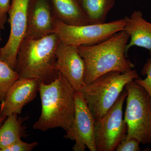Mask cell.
Here are the masks:
<instances>
[{
	"label": "cell",
	"instance_id": "cell-21",
	"mask_svg": "<svg viewBox=\"0 0 151 151\" xmlns=\"http://www.w3.org/2000/svg\"><path fill=\"white\" fill-rule=\"evenodd\" d=\"M11 4V0H0V29L4 28Z\"/></svg>",
	"mask_w": 151,
	"mask_h": 151
},
{
	"label": "cell",
	"instance_id": "cell-12",
	"mask_svg": "<svg viewBox=\"0 0 151 151\" xmlns=\"http://www.w3.org/2000/svg\"><path fill=\"white\" fill-rule=\"evenodd\" d=\"M40 83L32 78H19L11 86L1 103V116L21 114L25 105L35 99Z\"/></svg>",
	"mask_w": 151,
	"mask_h": 151
},
{
	"label": "cell",
	"instance_id": "cell-19",
	"mask_svg": "<svg viewBox=\"0 0 151 151\" xmlns=\"http://www.w3.org/2000/svg\"><path fill=\"white\" fill-rule=\"evenodd\" d=\"M140 142L134 138L125 137L120 143L116 147L117 151H139Z\"/></svg>",
	"mask_w": 151,
	"mask_h": 151
},
{
	"label": "cell",
	"instance_id": "cell-6",
	"mask_svg": "<svg viewBox=\"0 0 151 151\" xmlns=\"http://www.w3.org/2000/svg\"><path fill=\"white\" fill-rule=\"evenodd\" d=\"M125 19L103 24L72 25L57 18L54 33L61 42L76 47L92 46L104 41L116 33L124 30Z\"/></svg>",
	"mask_w": 151,
	"mask_h": 151
},
{
	"label": "cell",
	"instance_id": "cell-14",
	"mask_svg": "<svg viewBox=\"0 0 151 151\" xmlns=\"http://www.w3.org/2000/svg\"><path fill=\"white\" fill-rule=\"evenodd\" d=\"M58 19L72 25L91 24L78 0H49Z\"/></svg>",
	"mask_w": 151,
	"mask_h": 151
},
{
	"label": "cell",
	"instance_id": "cell-3",
	"mask_svg": "<svg viewBox=\"0 0 151 151\" xmlns=\"http://www.w3.org/2000/svg\"><path fill=\"white\" fill-rule=\"evenodd\" d=\"M60 40L52 33L39 39L25 38L19 49L16 71L19 78H32L49 83L58 76L56 52Z\"/></svg>",
	"mask_w": 151,
	"mask_h": 151
},
{
	"label": "cell",
	"instance_id": "cell-15",
	"mask_svg": "<svg viewBox=\"0 0 151 151\" xmlns=\"http://www.w3.org/2000/svg\"><path fill=\"white\" fill-rule=\"evenodd\" d=\"M13 114L7 117L0 127V151L26 135L25 119Z\"/></svg>",
	"mask_w": 151,
	"mask_h": 151
},
{
	"label": "cell",
	"instance_id": "cell-23",
	"mask_svg": "<svg viewBox=\"0 0 151 151\" xmlns=\"http://www.w3.org/2000/svg\"><path fill=\"white\" fill-rule=\"evenodd\" d=\"M1 103H0V117L1 116Z\"/></svg>",
	"mask_w": 151,
	"mask_h": 151
},
{
	"label": "cell",
	"instance_id": "cell-22",
	"mask_svg": "<svg viewBox=\"0 0 151 151\" xmlns=\"http://www.w3.org/2000/svg\"><path fill=\"white\" fill-rule=\"evenodd\" d=\"M7 117L5 116H1L0 117V127L2 125L3 123L4 122Z\"/></svg>",
	"mask_w": 151,
	"mask_h": 151
},
{
	"label": "cell",
	"instance_id": "cell-5",
	"mask_svg": "<svg viewBox=\"0 0 151 151\" xmlns=\"http://www.w3.org/2000/svg\"><path fill=\"white\" fill-rule=\"evenodd\" d=\"M127 92L124 120L126 137L137 139L142 144L151 143V97L134 80L125 87Z\"/></svg>",
	"mask_w": 151,
	"mask_h": 151
},
{
	"label": "cell",
	"instance_id": "cell-10",
	"mask_svg": "<svg viewBox=\"0 0 151 151\" xmlns=\"http://www.w3.org/2000/svg\"><path fill=\"white\" fill-rule=\"evenodd\" d=\"M56 68L65 77L75 91H80L84 85L85 63L78 47L60 42L56 52Z\"/></svg>",
	"mask_w": 151,
	"mask_h": 151
},
{
	"label": "cell",
	"instance_id": "cell-2",
	"mask_svg": "<svg viewBox=\"0 0 151 151\" xmlns=\"http://www.w3.org/2000/svg\"><path fill=\"white\" fill-rule=\"evenodd\" d=\"M129 39V35L122 30L98 44L78 47L85 63L84 85L108 72L125 73L134 68V64L126 53Z\"/></svg>",
	"mask_w": 151,
	"mask_h": 151
},
{
	"label": "cell",
	"instance_id": "cell-16",
	"mask_svg": "<svg viewBox=\"0 0 151 151\" xmlns=\"http://www.w3.org/2000/svg\"><path fill=\"white\" fill-rule=\"evenodd\" d=\"M91 24L105 22L116 0H78Z\"/></svg>",
	"mask_w": 151,
	"mask_h": 151
},
{
	"label": "cell",
	"instance_id": "cell-11",
	"mask_svg": "<svg viewBox=\"0 0 151 151\" xmlns=\"http://www.w3.org/2000/svg\"><path fill=\"white\" fill-rule=\"evenodd\" d=\"M56 18L49 0H30L25 38L39 39L54 33Z\"/></svg>",
	"mask_w": 151,
	"mask_h": 151
},
{
	"label": "cell",
	"instance_id": "cell-7",
	"mask_svg": "<svg viewBox=\"0 0 151 151\" xmlns=\"http://www.w3.org/2000/svg\"><path fill=\"white\" fill-rule=\"evenodd\" d=\"M127 96L125 89L114 105L101 118L95 121L94 134L97 151H114L127 134L123 108Z\"/></svg>",
	"mask_w": 151,
	"mask_h": 151
},
{
	"label": "cell",
	"instance_id": "cell-8",
	"mask_svg": "<svg viewBox=\"0 0 151 151\" xmlns=\"http://www.w3.org/2000/svg\"><path fill=\"white\" fill-rule=\"evenodd\" d=\"M30 0H11L8 12L10 32L5 45L0 49V60L15 70L20 47L25 38Z\"/></svg>",
	"mask_w": 151,
	"mask_h": 151
},
{
	"label": "cell",
	"instance_id": "cell-9",
	"mask_svg": "<svg viewBox=\"0 0 151 151\" xmlns=\"http://www.w3.org/2000/svg\"><path fill=\"white\" fill-rule=\"evenodd\" d=\"M75 103L74 119L63 137L75 141L73 151H84L86 148L97 151L94 139L95 120L80 91H75Z\"/></svg>",
	"mask_w": 151,
	"mask_h": 151
},
{
	"label": "cell",
	"instance_id": "cell-13",
	"mask_svg": "<svg viewBox=\"0 0 151 151\" xmlns=\"http://www.w3.org/2000/svg\"><path fill=\"white\" fill-rule=\"evenodd\" d=\"M126 21L124 31L129 35L130 41L126 47V53L133 46L146 49L151 55V23L143 17L140 11H134L130 17L124 18Z\"/></svg>",
	"mask_w": 151,
	"mask_h": 151
},
{
	"label": "cell",
	"instance_id": "cell-18",
	"mask_svg": "<svg viewBox=\"0 0 151 151\" xmlns=\"http://www.w3.org/2000/svg\"><path fill=\"white\" fill-rule=\"evenodd\" d=\"M142 73L143 75H147L145 78L142 79L138 78L134 80L144 88L151 97V58L148 59L144 65Z\"/></svg>",
	"mask_w": 151,
	"mask_h": 151
},
{
	"label": "cell",
	"instance_id": "cell-17",
	"mask_svg": "<svg viewBox=\"0 0 151 151\" xmlns=\"http://www.w3.org/2000/svg\"><path fill=\"white\" fill-rule=\"evenodd\" d=\"M19 78L15 70L0 60V103L4 101L9 89Z\"/></svg>",
	"mask_w": 151,
	"mask_h": 151
},
{
	"label": "cell",
	"instance_id": "cell-20",
	"mask_svg": "<svg viewBox=\"0 0 151 151\" xmlns=\"http://www.w3.org/2000/svg\"><path fill=\"white\" fill-rule=\"evenodd\" d=\"M38 145V143L37 142L27 143L20 139L3 149L2 151H31L37 147Z\"/></svg>",
	"mask_w": 151,
	"mask_h": 151
},
{
	"label": "cell",
	"instance_id": "cell-4",
	"mask_svg": "<svg viewBox=\"0 0 151 151\" xmlns=\"http://www.w3.org/2000/svg\"><path fill=\"white\" fill-rule=\"evenodd\" d=\"M138 78L134 69L125 73L111 71L84 84L80 92L95 121L101 119L114 105L127 84Z\"/></svg>",
	"mask_w": 151,
	"mask_h": 151
},
{
	"label": "cell",
	"instance_id": "cell-1",
	"mask_svg": "<svg viewBox=\"0 0 151 151\" xmlns=\"http://www.w3.org/2000/svg\"><path fill=\"white\" fill-rule=\"evenodd\" d=\"M39 92L41 113L33 125L34 129L45 132L61 128L66 131L72 124L75 111V90L67 79L58 76L49 83H40Z\"/></svg>",
	"mask_w": 151,
	"mask_h": 151
}]
</instances>
